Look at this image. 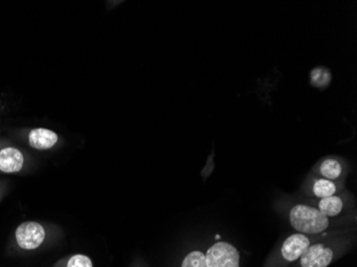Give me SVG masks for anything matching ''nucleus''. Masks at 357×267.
I'll list each match as a JSON object with an SVG mask.
<instances>
[{
  "label": "nucleus",
  "instance_id": "nucleus-5",
  "mask_svg": "<svg viewBox=\"0 0 357 267\" xmlns=\"http://www.w3.org/2000/svg\"><path fill=\"white\" fill-rule=\"evenodd\" d=\"M300 198L306 204L318 208L323 214L333 218L356 215L354 197L347 190L323 199L305 198L302 196Z\"/></svg>",
  "mask_w": 357,
  "mask_h": 267
},
{
  "label": "nucleus",
  "instance_id": "nucleus-10",
  "mask_svg": "<svg viewBox=\"0 0 357 267\" xmlns=\"http://www.w3.org/2000/svg\"><path fill=\"white\" fill-rule=\"evenodd\" d=\"M59 137L54 130L48 128H32L28 132V144L38 151L51 150L57 144Z\"/></svg>",
  "mask_w": 357,
  "mask_h": 267
},
{
  "label": "nucleus",
  "instance_id": "nucleus-12",
  "mask_svg": "<svg viewBox=\"0 0 357 267\" xmlns=\"http://www.w3.org/2000/svg\"><path fill=\"white\" fill-rule=\"evenodd\" d=\"M331 80H332V75H331L330 71L326 68H323V66L316 68L310 73L312 85L319 88V89L328 87L330 85Z\"/></svg>",
  "mask_w": 357,
  "mask_h": 267
},
{
  "label": "nucleus",
  "instance_id": "nucleus-1",
  "mask_svg": "<svg viewBox=\"0 0 357 267\" xmlns=\"http://www.w3.org/2000/svg\"><path fill=\"white\" fill-rule=\"evenodd\" d=\"M278 211L280 214H284L287 222L296 232L308 236H320L324 233L356 227V215L333 218L303 201L300 197L282 202Z\"/></svg>",
  "mask_w": 357,
  "mask_h": 267
},
{
  "label": "nucleus",
  "instance_id": "nucleus-3",
  "mask_svg": "<svg viewBox=\"0 0 357 267\" xmlns=\"http://www.w3.org/2000/svg\"><path fill=\"white\" fill-rule=\"evenodd\" d=\"M331 233V232H328ZM328 233L320 236H308L303 233H292L287 236L266 258L264 267H289L298 262L308 247L326 238Z\"/></svg>",
  "mask_w": 357,
  "mask_h": 267
},
{
  "label": "nucleus",
  "instance_id": "nucleus-11",
  "mask_svg": "<svg viewBox=\"0 0 357 267\" xmlns=\"http://www.w3.org/2000/svg\"><path fill=\"white\" fill-rule=\"evenodd\" d=\"M53 267H93V262L86 254H77L60 259Z\"/></svg>",
  "mask_w": 357,
  "mask_h": 267
},
{
  "label": "nucleus",
  "instance_id": "nucleus-2",
  "mask_svg": "<svg viewBox=\"0 0 357 267\" xmlns=\"http://www.w3.org/2000/svg\"><path fill=\"white\" fill-rule=\"evenodd\" d=\"M356 227L333 231L310 245L302 258L291 267H328L350 252L356 243Z\"/></svg>",
  "mask_w": 357,
  "mask_h": 267
},
{
  "label": "nucleus",
  "instance_id": "nucleus-4",
  "mask_svg": "<svg viewBox=\"0 0 357 267\" xmlns=\"http://www.w3.org/2000/svg\"><path fill=\"white\" fill-rule=\"evenodd\" d=\"M48 240V231L41 222H22L16 227L12 241V250L16 254H29L40 250Z\"/></svg>",
  "mask_w": 357,
  "mask_h": 267
},
{
  "label": "nucleus",
  "instance_id": "nucleus-7",
  "mask_svg": "<svg viewBox=\"0 0 357 267\" xmlns=\"http://www.w3.org/2000/svg\"><path fill=\"white\" fill-rule=\"evenodd\" d=\"M240 252L228 242H218L206 252V267H241Z\"/></svg>",
  "mask_w": 357,
  "mask_h": 267
},
{
  "label": "nucleus",
  "instance_id": "nucleus-9",
  "mask_svg": "<svg viewBox=\"0 0 357 267\" xmlns=\"http://www.w3.org/2000/svg\"><path fill=\"white\" fill-rule=\"evenodd\" d=\"M25 165L26 155L21 148L13 146L0 148V174H20Z\"/></svg>",
  "mask_w": 357,
  "mask_h": 267
},
{
  "label": "nucleus",
  "instance_id": "nucleus-6",
  "mask_svg": "<svg viewBox=\"0 0 357 267\" xmlns=\"http://www.w3.org/2000/svg\"><path fill=\"white\" fill-rule=\"evenodd\" d=\"M344 190H346V183L335 182V181L310 174L303 183L300 196L305 198L323 199L339 194Z\"/></svg>",
  "mask_w": 357,
  "mask_h": 267
},
{
  "label": "nucleus",
  "instance_id": "nucleus-13",
  "mask_svg": "<svg viewBox=\"0 0 357 267\" xmlns=\"http://www.w3.org/2000/svg\"><path fill=\"white\" fill-rule=\"evenodd\" d=\"M181 267H206V254L200 250H192L186 254Z\"/></svg>",
  "mask_w": 357,
  "mask_h": 267
},
{
  "label": "nucleus",
  "instance_id": "nucleus-8",
  "mask_svg": "<svg viewBox=\"0 0 357 267\" xmlns=\"http://www.w3.org/2000/svg\"><path fill=\"white\" fill-rule=\"evenodd\" d=\"M349 171L350 166L344 158L339 156H326L312 167L310 174L335 182L346 183Z\"/></svg>",
  "mask_w": 357,
  "mask_h": 267
},
{
  "label": "nucleus",
  "instance_id": "nucleus-14",
  "mask_svg": "<svg viewBox=\"0 0 357 267\" xmlns=\"http://www.w3.org/2000/svg\"><path fill=\"white\" fill-rule=\"evenodd\" d=\"M0 192H1V190H0Z\"/></svg>",
  "mask_w": 357,
  "mask_h": 267
}]
</instances>
